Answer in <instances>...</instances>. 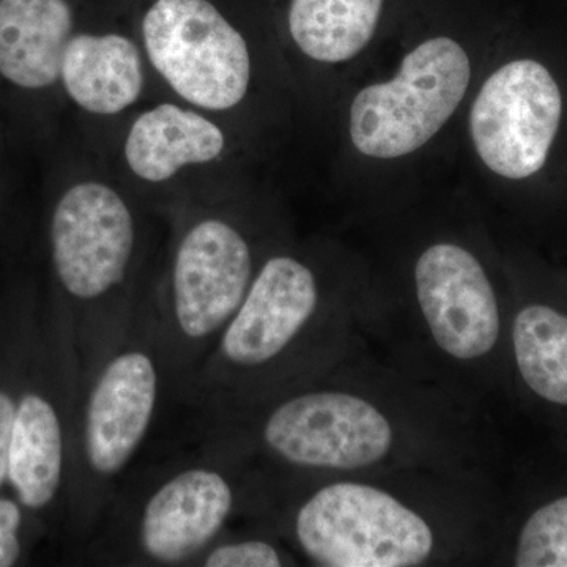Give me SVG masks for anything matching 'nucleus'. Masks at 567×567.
<instances>
[{
	"instance_id": "9b49d317",
	"label": "nucleus",
	"mask_w": 567,
	"mask_h": 567,
	"mask_svg": "<svg viewBox=\"0 0 567 567\" xmlns=\"http://www.w3.org/2000/svg\"><path fill=\"white\" fill-rule=\"evenodd\" d=\"M229 134L215 115L177 100L142 107L126 123L118 166L126 188L155 199H175L215 175L229 153Z\"/></svg>"
},
{
	"instance_id": "a211bd4d",
	"label": "nucleus",
	"mask_w": 567,
	"mask_h": 567,
	"mask_svg": "<svg viewBox=\"0 0 567 567\" xmlns=\"http://www.w3.org/2000/svg\"><path fill=\"white\" fill-rule=\"evenodd\" d=\"M533 498L514 528L509 563L517 567H567V477Z\"/></svg>"
},
{
	"instance_id": "4468645a",
	"label": "nucleus",
	"mask_w": 567,
	"mask_h": 567,
	"mask_svg": "<svg viewBox=\"0 0 567 567\" xmlns=\"http://www.w3.org/2000/svg\"><path fill=\"white\" fill-rule=\"evenodd\" d=\"M509 349L522 393L567 451V303L535 298L518 305Z\"/></svg>"
},
{
	"instance_id": "f257e3e1",
	"label": "nucleus",
	"mask_w": 567,
	"mask_h": 567,
	"mask_svg": "<svg viewBox=\"0 0 567 567\" xmlns=\"http://www.w3.org/2000/svg\"><path fill=\"white\" fill-rule=\"evenodd\" d=\"M52 270L70 305V339L81 388L128 333L144 300L137 281L145 227L136 197L107 175L85 171L63 188L50 219Z\"/></svg>"
},
{
	"instance_id": "f8f14e48",
	"label": "nucleus",
	"mask_w": 567,
	"mask_h": 567,
	"mask_svg": "<svg viewBox=\"0 0 567 567\" xmlns=\"http://www.w3.org/2000/svg\"><path fill=\"white\" fill-rule=\"evenodd\" d=\"M416 298L435 344L458 361L486 358L502 341L503 316L480 260L462 246L436 244L415 267Z\"/></svg>"
},
{
	"instance_id": "6e6552de",
	"label": "nucleus",
	"mask_w": 567,
	"mask_h": 567,
	"mask_svg": "<svg viewBox=\"0 0 567 567\" xmlns=\"http://www.w3.org/2000/svg\"><path fill=\"white\" fill-rule=\"evenodd\" d=\"M472 66L457 41L436 37L402 61L390 82L369 85L350 107V137L358 152L393 159L427 144L464 100Z\"/></svg>"
},
{
	"instance_id": "ddd939ff",
	"label": "nucleus",
	"mask_w": 567,
	"mask_h": 567,
	"mask_svg": "<svg viewBox=\"0 0 567 567\" xmlns=\"http://www.w3.org/2000/svg\"><path fill=\"white\" fill-rule=\"evenodd\" d=\"M152 71L140 40L115 31L74 32L61 66V87L92 118H117L147 92Z\"/></svg>"
},
{
	"instance_id": "1a4fd4ad",
	"label": "nucleus",
	"mask_w": 567,
	"mask_h": 567,
	"mask_svg": "<svg viewBox=\"0 0 567 567\" xmlns=\"http://www.w3.org/2000/svg\"><path fill=\"white\" fill-rule=\"evenodd\" d=\"M254 436L275 461L305 472H357L393 451V423L361 395L305 390L271 402Z\"/></svg>"
},
{
	"instance_id": "7ed1b4c3",
	"label": "nucleus",
	"mask_w": 567,
	"mask_h": 567,
	"mask_svg": "<svg viewBox=\"0 0 567 567\" xmlns=\"http://www.w3.org/2000/svg\"><path fill=\"white\" fill-rule=\"evenodd\" d=\"M166 377L151 298H145L128 333L82 385L69 473L84 536L100 524L115 481L151 431Z\"/></svg>"
},
{
	"instance_id": "423d86ee",
	"label": "nucleus",
	"mask_w": 567,
	"mask_h": 567,
	"mask_svg": "<svg viewBox=\"0 0 567 567\" xmlns=\"http://www.w3.org/2000/svg\"><path fill=\"white\" fill-rule=\"evenodd\" d=\"M295 543L322 567H415L434 555V528L385 488L338 481L317 488L292 518Z\"/></svg>"
},
{
	"instance_id": "aec40b11",
	"label": "nucleus",
	"mask_w": 567,
	"mask_h": 567,
	"mask_svg": "<svg viewBox=\"0 0 567 567\" xmlns=\"http://www.w3.org/2000/svg\"><path fill=\"white\" fill-rule=\"evenodd\" d=\"M22 511L20 503L0 498V567L17 565L21 557Z\"/></svg>"
},
{
	"instance_id": "dca6fc26",
	"label": "nucleus",
	"mask_w": 567,
	"mask_h": 567,
	"mask_svg": "<svg viewBox=\"0 0 567 567\" xmlns=\"http://www.w3.org/2000/svg\"><path fill=\"white\" fill-rule=\"evenodd\" d=\"M74 32L69 0H0V76L28 92L61 84Z\"/></svg>"
},
{
	"instance_id": "2eb2a0df",
	"label": "nucleus",
	"mask_w": 567,
	"mask_h": 567,
	"mask_svg": "<svg viewBox=\"0 0 567 567\" xmlns=\"http://www.w3.org/2000/svg\"><path fill=\"white\" fill-rule=\"evenodd\" d=\"M63 410L40 391H28L17 401L7 481L28 509L50 506L69 473L74 425L66 424Z\"/></svg>"
},
{
	"instance_id": "9d476101",
	"label": "nucleus",
	"mask_w": 567,
	"mask_h": 567,
	"mask_svg": "<svg viewBox=\"0 0 567 567\" xmlns=\"http://www.w3.org/2000/svg\"><path fill=\"white\" fill-rule=\"evenodd\" d=\"M563 96L543 63L520 59L495 71L477 93L470 130L492 173L522 181L543 169L557 136Z\"/></svg>"
},
{
	"instance_id": "412c9836",
	"label": "nucleus",
	"mask_w": 567,
	"mask_h": 567,
	"mask_svg": "<svg viewBox=\"0 0 567 567\" xmlns=\"http://www.w3.org/2000/svg\"><path fill=\"white\" fill-rule=\"evenodd\" d=\"M17 399L9 391L0 390V487L9 477V451Z\"/></svg>"
},
{
	"instance_id": "f03ea898",
	"label": "nucleus",
	"mask_w": 567,
	"mask_h": 567,
	"mask_svg": "<svg viewBox=\"0 0 567 567\" xmlns=\"http://www.w3.org/2000/svg\"><path fill=\"white\" fill-rule=\"evenodd\" d=\"M166 268L151 301L167 377L182 388L218 341L256 278L251 241L215 194L174 208Z\"/></svg>"
},
{
	"instance_id": "20e7f679",
	"label": "nucleus",
	"mask_w": 567,
	"mask_h": 567,
	"mask_svg": "<svg viewBox=\"0 0 567 567\" xmlns=\"http://www.w3.org/2000/svg\"><path fill=\"white\" fill-rule=\"evenodd\" d=\"M320 309L315 270L298 257L265 260L244 303L183 391L212 415L248 404L264 377L303 341Z\"/></svg>"
},
{
	"instance_id": "0eeeda50",
	"label": "nucleus",
	"mask_w": 567,
	"mask_h": 567,
	"mask_svg": "<svg viewBox=\"0 0 567 567\" xmlns=\"http://www.w3.org/2000/svg\"><path fill=\"white\" fill-rule=\"evenodd\" d=\"M240 492L218 454L148 484L122 507L118 555L134 565H194L237 513Z\"/></svg>"
},
{
	"instance_id": "39448f33",
	"label": "nucleus",
	"mask_w": 567,
	"mask_h": 567,
	"mask_svg": "<svg viewBox=\"0 0 567 567\" xmlns=\"http://www.w3.org/2000/svg\"><path fill=\"white\" fill-rule=\"evenodd\" d=\"M137 40L152 76L177 102L221 118L248 96V41L210 0H155Z\"/></svg>"
},
{
	"instance_id": "6ab92c4d",
	"label": "nucleus",
	"mask_w": 567,
	"mask_h": 567,
	"mask_svg": "<svg viewBox=\"0 0 567 567\" xmlns=\"http://www.w3.org/2000/svg\"><path fill=\"white\" fill-rule=\"evenodd\" d=\"M205 567H279L295 565L289 557L267 539L216 540L194 563Z\"/></svg>"
},
{
	"instance_id": "f3484780",
	"label": "nucleus",
	"mask_w": 567,
	"mask_h": 567,
	"mask_svg": "<svg viewBox=\"0 0 567 567\" xmlns=\"http://www.w3.org/2000/svg\"><path fill=\"white\" fill-rule=\"evenodd\" d=\"M382 6L383 0H290V37L311 61H350L374 37Z\"/></svg>"
}]
</instances>
